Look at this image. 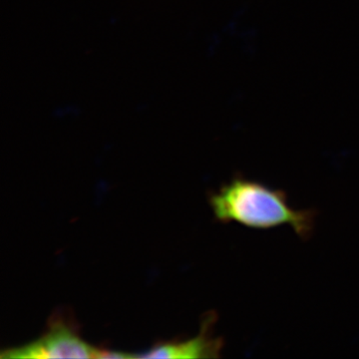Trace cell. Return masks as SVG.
Segmentation results:
<instances>
[{
	"label": "cell",
	"mask_w": 359,
	"mask_h": 359,
	"mask_svg": "<svg viewBox=\"0 0 359 359\" xmlns=\"http://www.w3.org/2000/svg\"><path fill=\"white\" fill-rule=\"evenodd\" d=\"M109 351L92 346L62 320L52 323L47 332L25 346L2 351L1 358H108Z\"/></svg>",
	"instance_id": "cell-2"
},
{
	"label": "cell",
	"mask_w": 359,
	"mask_h": 359,
	"mask_svg": "<svg viewBox=\"0 0 359 359\" xmlns=\"http://www.w3.org/2000/svg\"><path fill=\"white\" fill-rule=\"evenodd\" d=\"M215 216L223 223H238L248 228L290 226L302 240L311 237L316 214L311 210H294L287 194L243 177H236L210 199Z\"/></svg>",
	"instance_id": "cell-1"
},
{
	"label": "cell",
	"mask_w": 359,
	"mask_h": 359,
	"mask_svg": "<svg viewBox=\"0 0 359 359\" xmlns=\"http://www.w3.org/2000/svg\"><path fill=\"white\" fill-rule=\"evenodd\" d=\"M211 320L205 321L202 332L198 337L185 341L165 342L152 347L146 353L137 355L141 358H218L221 351V340L210 334Z\"/></svg>",
	"instance_id": "cell-3"
}]
</instances>
